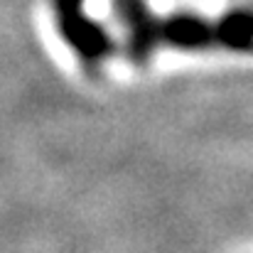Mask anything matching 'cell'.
<instances>
[{
	"label": "cell",
	"instance_id": "1",
	"mask_svg": "<svg viewBox=\"0 0 253 253\" xmlns=\"http://www.w3.org/2000/svg\"><path fill=\"white\" fill-rule=\"evenodd\" d=\"M116 15L128 30V42L138 57L155 47H199V44H236L253 40V15L224 17L207 22L199 17H158L143 0H116Z\"/></svg>",
	"mask_w": 253,
	"mask_h": 253
},
{
	"label": "cell",
	"instance_id": "2",
	"mask_svg": "<svg viewBox=\"0 0 253 253\" xmlns=\"http://www.w3.org/2000/svg\"><path fill=\"white\" fill-rule=\"evenodd\" d=\"M57 17L67 42L86 64H96L111 52V42L103 37L101 27L84 15L79 0H57Z\"/></svg>",
	"mask_w": 253,
	"mask_h": 253
}]
</instances>
